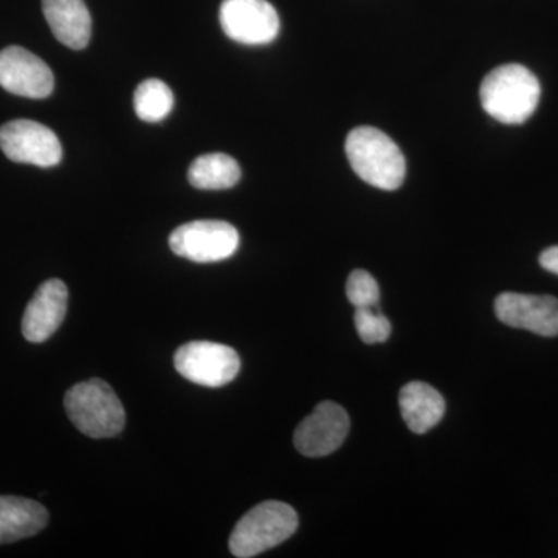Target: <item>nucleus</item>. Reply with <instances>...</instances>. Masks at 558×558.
Instances as JSON below:
<instances>
[{
  "mask_svg": "<svg viewBox=\"0 0 558 558\" xmlns=\"http://www.w3.org/2000/svg\"><path fill=\"white\" fill-rule=\"evenodd\" d=\"M219 21L230 39L245 46H264L279 33L277 10L267 0H223Z\"/></svg>",
  "mask_w": 558,
  "mask_h": 558,
  "instance_id": "6e6552de",
  "label": "nucleus"
},
{
  "mask_svg": "<svg viewBox=\"0 0 558 558\" xmlns=\"http://www.w3.org/2000/svg\"><path fill=\"white\" fill-rule=\"evenodd\" d=\"M170 247L180 258L193 263H219L236 253L240 233L223 220H194L172 231Z\"/></svg>",
  "mask_w": 558,
  "mask_h": 558,
  "instance_id": "423d86ee",
  "label": "nucleus"
},
{
  "mask_svg": "<svg viewBox=\"0 0 558 558\" xmlns=\"http://www.w3.org/2000/svg\"><path fill=\"white\" fill-rule=\"evenodd\" d=\"M69 290L61 279H49L36 290L22 318V333L32 343H43L57 332L68 314Z\"/></svg>",
  "mask_w": 558,
  "mask_h": 558,
  "instance_id": "f8f14e48",
  "label": "nucleus"
},
{
  "mask_svg": "<svg viewBox=\"0 0 558 558\" xmlns=\"http://www.w3.org/2000/svg\"><path fill=\"white\" fill-rule=\"evenodd\" d=\"M70 422L94 439L113 438L126 422L123 403L101 379H90L69 389L64 398Z\"/></svg>",
  "mask_w": 558,
  "mask_h": 558,
  "instance_id": "7ed1b4c3",
  "label": "nucleus"
},
{
  "mask_svg": "<svg viewBox=\"0 0 558 558\" xmlns=\"http://www.w3.org/2000/svg\"><path fill=\"white\" fill-rule=\"evenodd\" d=\"M399 407L407 427L417 435L435 428L446 413V400L424 381H410L400 389Z\"/></svg>",
  "mask_w": 558,
  "mask_h": 558,
  "instance_id": "4468645a",
  "label": "nucleus"
},
{
  "mask_svg": "<svg viewBox=\"0 0 558 558\" xmlns=\"http://www.w3.org/2000/svg\"><path fill=\"white\" fill-rule=\"evenodd\" d=\"M538 260L543 269L550 271V274L558 275V245L546 248L545 252L539 255Z\"/></svg>",
  "mask_w": 558,
  "mask_h": 558,
  "instance_id": "aec40b11",
  "label": "nucleus"
},
{
  "mask_svg": "<svg viewBox=\"0 0 558 558\" xmlns=\"http://www.w3.org/2000/svg\"><path fill=\"white\" fill-rule=\"evenodd\" d=\"M0 148L16 163L51 168L62 160L58 135L32 120H14L0 126Z\"/></svg>",
  "mask_w": 558,
  "mask_h": 558,
  "instance_id": "0eeeda50",
  "label": "nucleus"
},
{
  "mask_svg": "<svg viewBox=\"0 0 558 558\" xmlns=\"http://www.w3.org/2000/svg\"><path fill=\"white\" fill-rule=\"evenodd\" d=\"M174 366L180 376L207 388H220L236 379L241 359L233 348L215 341H190L178 349Z\"/></svg>",
  "mask_w": 558,
  "mask_h": 558,
  "instance_id": "39448f33",
  "label": "nucleus"
},
{
  "mask_svg": "<svg viewBox=\"0 0 558 558\" xmlns=\"http://www.w3.org/2000/svg\"><path fill=\"white\" fill-rule=\"evenodd\" d=\"M240 179V165L227 154H204L190 165L189 180L197 190L233 189Z\"/></svg>",
  "mask_w": 558,
  "mask_h": 558,
  "instance_id": "dca6fc26",
  "label": "nucleus"
},
{
  "mask_svg": "<svg viewBox=\"0 0 558 558\" xmlns=\"http://www.w3.org/2000/svg\"><path fill=\"white\" fill-rule=\"evenodd\" d=\"M355 329L365 343H384L391 336V323L377 311V307L355 310Z\"/></svg>",
  "mask_w": 558,
  "mask_h": 558,
  "instance_id": "a211bd4d",
  "label": "nucleus"
},
{
  "mask_svg": "<svg viewBox=\"0 0 558 558\" xmlns=\"http://www.w3.org/2000/svg\"><path fill=\"white\" fill-rule=\"evenodd\" d=\"M49 523V512L39 502L21 497H0V545L39 534Z\"/></svg>",
  "mask_w": 558,
  "mask_h": 558,
  "instance_id": "2eb2a0df",
  "label": "nucleus"
},
{
  "mask_svg": "<svg viewBox=\"0 0 558 558\" xmlns=\"http://www.w3.org/2000/svg\"><path fill=\"white\" fill-rule=\"evenodd\" d=\"M0 86L17 97L44 100L54 89V76L49 65L22 47L0 51Z\"/></svg>",
  "mask_w": 558,
  "mask_h": 558,
  "instance_id": "9d476101",
  "label": "nucleus"
},
{
  "mask_svg": "<svg viewBox=\"0 0 558 558\" xmlns=\"http://www.w3.org/2000/svg\"><path fill=\"white\" fill-rule=\"evenodd\" d=\"M43 11L54 38L73 50L89 46L92 17L84 0H43Z\"/></svg>",
  "mask_w": 558,
  "mask_h": 558,
  "instance_id": "ddd939ff",
  "label": "nucleus"
},
{
  "mask_svg": "<svg viewBox=\"0 0 558 558\" xmlns=\"http://www.w3.org/2000/svg\"><path fill=\"white\" fill-rule=\"evenodd\" d=\"M481 105L502 124H523L538 108L542 87L537 76L521 64L492 70L481 84Z\"/></svg>",
  "mask_w": 558,
  "mask_h": 558,
  "instance_id": "f257e3e1",
  "label": "nucleus"
},
{
  "mask_svg": "<svg viewBox=\"0 0 558 558\" xmlns=\"http://www.w3.org/2000/svg\"><path fill=\"white\" fill-rule=\"evenodd\" d=\"M134 109L140 120L159 123L174 109V95L163 81L149 78L140 83L134 94Z\"/></svg>",
  "mask_w": 558,
  "mask_h": 558,
  "instance_id": "f3484780",
  "label": "nucleus"
},
{
  "mask_svg": "<svg viewBox=\"0 0 558 558\" xmlns=\"http://www.w3.org/2000/svg\"><path fill=\"white\" fill-rule=\"evenodd\" d=\"M347 296L355 310L377 307L380 300L379 284L368 271L354 270L348 278Z\"/></svg>",
  "mask_w": 558,
  "mask_h": 558,
  "instance_id": "6ab92c4d",
  "label": "nucleus"
},
{
  "mask_svg": "<svg viewBox=\"0 0 558 558\" xmlns=\"http://www.w3.org/2000/svg\"><path fill=\"white\" fill-rule=\"evenodd\" d=\"M299 529V515L281 501H264L248 510L229 542L230 553L238 558H252L281 545Z\"/></svg>",
  "mask_w": 558,
  "mask_h": 558,
  "instance_id": "20e7f679",
  "label": "nucleus"
},
{
  "mask_svg": "<svg viewBox=\"0 0 558 558\" xmlns=\"http://www.w3.org/2000/svg\"><path fill=\"white\" fill-rule=\"evenodd\" d=\"M349 425L347 410L339 403L326 400L318 403L296 427L293 444L303 457H328L339 450L347 439Z\"/></svg>",
  "mask_w": 558,
  "mask_h": 558,
  "instance_id": "1a4fd4ad",
  "label": "nucleus"
},
{
  "mask_svg": "<svg viewBox=\"0 0 558 558\" xmlns=\"http://www.w3.org/2000/svg\"><path fill=\"white\" fill-rule=\"evenodd\" d=\"M344 149L352 170L369 185L395 191L405 180L407 161L402 150L377 128H355L349 132Z\"/></svg>",
  "mask_w": 558,
  "mask_h": 558,
  "instance_id": "f03ea898",
  "label": "nucleus"
},
{
  "mask_svg": "<svg viewBox=\"0 0 558 558\" xmlns=\"http://www.w3.org/2000/svg\"><path fill=\"white\" fill-rule=\"evenodd\" d=\"M495 314L510 328L542 337H558V299L550 295L505 292L495 300Z\"/></svg>",
  "mask_w": 558,
  "mask_h": 558,
  "instance_id": "9b49d317",
  "label": "nucleus"
}]
</instances>
